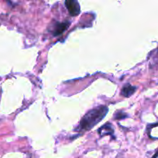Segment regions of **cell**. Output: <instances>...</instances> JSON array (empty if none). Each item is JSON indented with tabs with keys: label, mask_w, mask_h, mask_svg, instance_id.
I'll use <instances>...</instances> for the list:
<instances>
[{
	"label": "cell",
	"mask_w": 158,
	"mask_h": 158,
	"mask_svg": "<svg viewBox=\"0 0 158 158\" xmlns=\"http://www.w3.org/2000/svg\"><path fill=\"white\" fill-rule=\"evenodd\" d=\"M108 113V108L105 106H100L88 111L81 119L79 128L83 131H89L104 118Z\"/></svg>",
	"instance_id": "1"
},
{
	"label": "cell",
	"mask_w": 158,
	"mask_h": 158,
	"mask_svg": "<svg viewBox=\"0 0 158 158\" xmlns=\"http://www.w3.org/2000/svg\"><path fill=\"white\" fill-rule=\"evenodd\" d=\"M116 119H122V118H125V117H127V115H126V114H123L122 112H119V113H118L117 114H116Z\"/></svg>",
	"instance_id": "6"
},
{
	"label": "cell",
	"mask_w": 158,
	"mask_h": 158,
	"mask_svg": "<svg viewBox=\"0 0 158 158\" xmlns=\"http://www.w3.org/2000/svg\"><path fill=\"white\" fill-rule=\"evenodd\" d=\"M65 6L68 9L70 15L72 16H76L80 12V6L75 0H68L65 2Z\"/></svg>",
	"instance_id": "2"
},
{
	"label": "cell",
	"mask_w": 158,
	"mask_h": 158,
	"mask_svg": "<svg viewBox=\"0 0 158 158\" xmlns=\"http://www.w3.org/2000/svg\"><path fill=\"white\" fill-rule=\"evenodd\" d=\"M69 23H67V22H64V23H56V25L54 26V35H58L60 34H61L62 32H64V31L66 30L67 29L69 26Z\"/></svg>",
	"instance_id": "3"
},
{
	"label": "cell",
	"mask_w": 158,
	"mask_h": 158,
	"mask_svg": "<svg viewBox=\"0 0 158 158\" xmlns=\"http://www.w3.org/2000/svg\"><path fill=\"white\" fill-rule=\"evenodd\" d=\"M152 158H158V151H156V154H155L154 155H153V157H152Z\"/></svg>",
	"instance_id": "7"
},
{
	"label": "cell",
	"mask_w": 158,
	"mask_h": 158,
	"mask_svg": "<svg viewBox=\"0 0 158 158\" xmlns=\"http://www.w3.org/2000/svg\"><path fill=\"white\" fill-rule=\"evenodd\" d=\"M99 133L100 134L101 136H105L106 134H113V130L112 128L111 125L108 124V123H107V124H105V126L102 127L99 129Z\"/></svg>",
	"instance_id": "5"
},
{
	"label": "cell",
	"mask_w": 158,
	"mask_h": 158,
	"mask_svg": "<svg viewBox=\"0 0 158 158\" xmlns=\"http://www.w3.org/2000/svg\"><path fill=\"white\" fill-rule=\"evenodd\" d=\"M136 87L130 84H125L122 89V95L125 97H129L133 95L136 91Z\"/></svg>",
	"instance_id": "4"
}]
</instances>
